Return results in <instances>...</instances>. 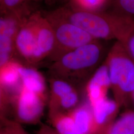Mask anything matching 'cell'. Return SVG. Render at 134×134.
Returning <instances> with one entry per match:
<instances>
[{"mask_svg":"<svg viewBox=\"0 0 134 134\" xmlns=\"http://www.w3.org/2000/svg\"><path fill=\"white\" fill-rule=\"evenodd\" d=\"M15 50L30 66L36 64L37 43L34 14L24 19L15 40Z\"/></svg>","mask_w":134,"mask_h":134,"instance_id":"7","label":"cell"},{"mask_svg":"<svg viewBox=\"0 0 134 134\" xmlns=\"http://www.w3.org/2000/svg\"><path fill=\"white\" fill-rule=\"evenodd\" d=\"M110 86L108 69L104 62L96 70L86 87V96L90 105L93 106L107 98Z\"/></svg>","mask_w":134,"mask_h":134,"instance_id":"9","label":"cell"},{"mask_svg":"<svg viewBox=\"0 0 134 134\" xmlns=\"http://www.w3.org/2000/svg\"><path fill=\"white\" fill-rule=\"evenodd\" d=\"M110 77V88L118 105H128L133 100L134 60L123 44L117 41L106 58Z\"/></svg>","mask_w":134,"mask_h":134,"instance_id":"3","label":"cell"},{"mask_svg":"<svg viewBox=\"0 0 134 134\" xmlns=\"http://www.w3.org/2000/svg\"><path fill=\"white\" fill-rule=\"evenodd\" d=\"M55 14L83 30L96 40L116 39L122 42L134 25V19L118 13L62 8Z\"/></svg>","mask_w":134,"mask_h":134,"instance_id":"1","label":"cell"},{"mask_svg":"<svg viewBox=\"0 0 134 134\" xmlns=\"http://www.w3.org/2000/svg\"><path fill=\"white\" fill-rule=\"evenodd\" d=\"M102 47L97 40L67 53L50 67L52 77L74 84L84 79L96 68L100 60Z\"/></svg>","mask_w":134,"mask_h":134,"instance_id":"2","label":"cell"},{"mask_svg":"<svg viewBox=\"0 0 134 134\" xmlns=\"http://www.w3.org/2000/svg\"><path fill=\"white\" fill-rule=\"evenodd\" d=\"M0 134H13L10 130L5 126H2V128H1Z\"/></svg>","mask_w":134,"mask_h":134,"instance_id":"23","label":"cell"},{"mask_svg":"<svg viewBox=\"0 0 134 134\" xmlns=\"http://www.w3.org/2000/svg\"><path fill=\"white\" fill-rule=\"evenodd\" d=\"M79 100L80 96L76 89L63 97L59 103L56 112H69L79 105Z\"/></svg>","mask_w":134,"mask_h":134,"instance_id":"16","label":"cell"},{"mask_svg":"<svg viewBox=\"0 0 134 134\" xmlns=\"http://www.w3.org/2000/svg\"><path fill=\"white\" fill-rule=\"evenodd\" d=\"M0 1H1V0H0Z\"/></svg>","mask_w":134,"mask_h":134,"instance_id":"25","label":"cell"},{"mask_svg":"<svg viewBox=\"0 0 134 134\" xmlns=\"http://www.w3.org/2000/svg\"><path fill=\"white\" fill-rule=\"evenodd\" d=\"M25 17L5 14L0 19V66L14 60L15 40Z\"/></svg>","mask_w":134,"mask_h":134,"instance_id":"6","label":"cell"},{"mask_svg":"<svg viewBox=\"0 0 134 134\" xmlns=\"http://www.w3.org/2000/svg\"><path fill=\"white\" fill-rule=\"evenodd\" d=\"M120 42L134 60V25L124 39Z\"/></svg>","mask_w":134,"mask_h":134,"instance_id":"21","label":"cell"},{"mask_svg":"<svg viewBox=\"0 0 134 134\" xmlns=\"http://www.w3.org/2000/svg\"><path fill=\"white\" fill-rule=\"evenodd\" d=\"M47 99L30 91L22 85L19 92L11 102L15 121L20 124H36L43 115Z\"/></svg>","mask_w":134,"mask_h":134,"instance_id":"5","label":"cell"},{"mask_svg":"<svg viewBox=\"0 0 134 134\" xmlns=\"http://www.w3.org/2000/svg\"><path fill=\"white\" fill-rule=\"evenodd\" d=\"M82 134H97L92 110L88 103H83L68 112Z\"/></svg>","mask_w":134,"mask_h":134,"instance_id":"12","label":"cell"},{"mask_svg":"<svg viewBox=\"0 0 134 134\" xmlns=\"http://www.w3.org/2000/svg\"><path fill=\"white\" fill-rule=\"evenodd\" d=\"M107 0H70L72 9L92 12L98 10Z\"/></svg>","mask_w":134,"mask_h":134,"instance_id":"17","label":"cell"},{"mask_svg":"<svg viewBox=\"0 0 134 134\" xmlns=\"http://www.w3.org/2000/svg\"><path fill=\"white\" fill-rule=\"evenodd\" d=\"M114 5L117 13L134 19V0H115Z\"/></svg>","mask_w":134,"mask_h":134,"instance_id":"19","label":"cell"},{"mask_svg":"<svg viewBox=\"0 0 134 134\" xmlns=\"http://www.w3.org/2000/svg\"><path fill=\"white\" fill-rule=\"evenodd\" d=\"M104 134H134V112L124 113L110 125Z\"/></svg>","mask_w":134,"mask_h":134,"instance_id":"15","label":"cell"},{"mask_svg":"<svg viewBox=\"0 0 134 134\" xmlns=\"http://www.w3.org/2000/svg\"><path fill=\"white\" fill-rule=\"evenodd\" d=\"M50 94L49 98V114L56 112L61 98L76 88L74 84L66 80L51 77L50 81Z\"/></svg>","mask_w":134,"mask_h":134,"instance_id":"13","label":"cell"},{"mask_svg":"<svg viewBox=\"0 0 134 134\" xmlns=\"http://www.w3.org/2000/svg\"><path fill=\"white\" fill-rule=\"evenodd\" d=\"M49 120L51 127L59 134H82L68 112H58L49 114Z\"/></svg>","mask_w":134,"mask_h":134,"instance_id":"14","label":"cell"},{"mask_svg":"<svg viewBox=\"0 0 134 134\" xmlns=\"http://www.w3.org/2000/svg\"><path fill=\"white\" fill-rule=\"evenodd\" d=\"M35 19L37 51L36 64L49 57L55 45V37L53 27L45 16L39 13L34 14Z\"/></svg>","mask_w":134,"mask_h":134,"instance_id":"8","label":"cell"},{"mask_svg":"<svg viewBox=\"0 0 134 134\" xmlns=\"http://www.w3.org/2000/svg\"><path fill=\"white\" fill-rule=\"evenodd\" d=\"M2 124L7 127L13 134H29L21 124L15 120H10L6 117L1 118Z\"/></svg>","mask_w":134,"mask_h":134,"instance_id":"20","label":"cell"},{"mask_svg":"<svg viewBox=\"0 0 134 134\" xmlns=\"http://www.w3.org/2000/svg\"><path fill=\"white\" fill-rule=\"evenodd\" d=\"M45 16L52 25L55 34L54 47L48 58L52 62L72 50L96 40L83 30L54 12Z\"/></svg>","mask_w":134,"mask_h":134,"instance_id":"4","label":"cell"},{"mask_svg":"<svg viewBox=\"0 0 134 134\" xmlns=\"http://www.w3.org/2000/svg\"><path fill=\"white\" fill-rule=\"evenodd\" d=\"M27 0H1V11L5 14H20V7L26 2Z\"/></svg>","mask_w":134,"mask_h":134,"instance_id":"18","label":"cell"},{"mask_svg":"<svg viewBox=\"0 0 134 134\" xmlns=\"http://www.w3.org/2000/svg\"><path fill=\"white\" fill-rule=\"evenodd\" d=\"M95 121L97 134H104L114 122L119 106L115 100L106 98L91 106Z\"/></svg>","mask_w":134,"mask_h":134,"instance_id":"10","label":"cell"},{"mask_svg":"<svg viewBox=\"0 0 134 134\" xmlns=\"http://www.w3.org/2000/svg\"><path fill=\"white\" fill-rule=\"evenodd\" d=\"M35 134H59L52 127L48 125H41L38 130Z\"/></svg>","mask_w":134,"mask_h":134,"instance_id":"22","label":"cell"},{"mask_svg":"<svg viewBox=\"0 0 134 134\" xmlns=\"http://www.w3.org/2000/svg\"><path fill=\"white\" fill-rule=\"evenodd\" d=\"M133 100H134V95H133Z\"/></svg>","mask_w":134,"mask_h":134,"instance_id":"24","label":"cell"},{"mask_svg":"<svg viewBox=\"0 0 134 134\" xmlns=\"http://www.w3.org/2000/svg\"><path fill=\"white\" fill-rule=\"evenodd\" d=\"M19 72L22 85L25 88L47 99V86L42 74L31 66H25L21 64Z\"/></svg>","mask_w":134,"mask_h":134,"instance_id":"11","label":"cell"}]
</instances>
